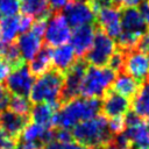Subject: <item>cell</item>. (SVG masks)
Returning <instances> with one entry per match:
<instances>
[{"instance_id": "obj_11", "label": "cell", "mask_w": 149, "mask_h": 149, "mask_svg": "<svg viewBox=\"0 0 149 149\" xmlns=\"http://www.w3.org/2000/svg\"><path fill=\"white\" fill-rule=\"evenodd\" d=\"M95 27L112 38L121 33V9L118 6L102 8L95 13Z\"/></svg>"}, {"instance_id": "obj_26", "label": "cell", "mask_w": 149, "mask_h": 149, "mask_svg": "<svg viewBox=\"0 0 149 149\" xmlns=\"http://www.w3.org/2000/svg\"><path fill=\"white\" fill-rule=\"evenodd\" d=\"M125 55H126V51L116 47L115 51L113 52V55L111 56V58H109V61L107 63V66L112 71H114L115 73L122 72L123 63H125Z\"/></svg>"}, {"instance_id": "obj_22", "label": "cell", "mask_w": 149, "mask_h": 149, "mask_svg": "<svg viewBox=\"0 0 149 149\" xmlns=\"http://www.w3.org/2000/svg\"><path fill=\"white\" fill-rule=\"evenodd\" d=\"M133 111L142 119L149 118V78L142 83L132 102Z\"/></svg>"}, {"instance_id": "obj_35", "label": "cell", "mask_w": 149, "mask_h": 149, "mask_svg": "<svg viewBox=\"0 0 149 149\" xmlns=\"http://www.w3.org/2000/svg\"><path fill=\"white\" fill-rule=\"evenodd\" d=\"M19 19V29H20V33H26L30 29L31 24H33V17L29 16V15H26V14H22V15H19L17 16Z\"/></svg>"}, {"instance_id": "obj_20", "label": "cell", "mask_w": 149, "mask_h": 149, "mask_svg": "<svg viewBox=\"0 0 149 149\" xmlns=\"http://www.w3.org/2000/svg\"><path fill=\"white\" fill-rule=\"evenodd\" d=\"M20 9L23 14L35 19H49L54 13L47 0H20Z\"/></svg>"}, {"instance_id": "obj_38", "label": "cell", "mask_w": 149, "mask_h": 149, "mask_svg": "<svg viewBox=\"0 0 149 149\" xmlns=\"http://www.w3.org/2000/svg\"><path fill=\"white\" fill-rule=\"evenodd\" d=\"M10 70H12L10 65L3 58L0 57V84L6 79V77L8 76V73L10 72Z\"/></svg>"}, {"instance_id": "obj_4", "label": "cell", "mask_w": 149, "mask_h": 149, "mask_svg": "<svg viewBox=\"0 0 149 149\" xmlns=\"http://www.w3.org/2000/svg\"><path fill=\"white\" fill-rule=\"evenodd\" d=\"M115 78V72L108 66H87L83 77L79 94L84 98H102Z\"/></svg>"}, {"instance_id": "obj_16", "label": "cell", "mask_w": 149, "mask_h": 149, "mask_svg": "<svg viewBox=\"0 0 149 149\" xmlns=\"http://www.w3.org/2000/svg\"><path fill=\"white\" fill-rule=\"evenodd\" d=\"M76 62V54L70 44L58 45L51 49V64L54 69L58 70L63 74L73 65Z\"/></svg>"}, {"instance_id": "obj_39", "label": "cell", "mask_w": 149, "mask_h": 149, "mask_svg": "<svg viewBox=\"0 0 149 149\" xmlns=\"http://www.w3.org/2000/svg\"><path fill=\"white\" fill-rule=\"evenodd\" d=\"M49 3V7L52 12H59L68 2V0H47Z\"/></svg>"}, {"instance_id": "obj_21", "label": "cell", "mask_w": 149, "mask_h": 149, "mask_svg": "<svg viewBox=\"0 0 149 149\" xmlns=\"http://www.w3.org/2000/svg\"><path fill=\"white\" fill-rule=\"evenodd\" d=\"M51 48L48 45H42L40 51L34 56V58L30 61V64L28 66L30 73L33 76H41L42 73L47 72L51 69Z\"/></svg>"}, {"instance_id": "obj_1", "label": "cell", "mask_w": 149, "mask_h": 149, "mask_svg": "<svg viewBox=\"0 0 149 149\" xmlns=\"http://www.w3.org/2000/svg\"><path fill=\"white\" fill-rule=\"evenodd\" d=\"M101 101L98 98L76 97L61 105L55 114V128H73L84 120L94 118L100 112Z\"/></svg>"}, {"instance_id": "obj_8", "label": "cell", "mask_w": 149, "mask_h": 149, "mask_svg": "<svg viewBox=\"0 0 149 149\" xmlns=\"http://www.w3.org/2000/svg\"><path fill=\"white\" fill-rule=\"evenodd\" d=\"M5 80L6 87L9 91V93L14 95L29 97L35 79L34 76L30 73L28 66L23 63L22 65L12 69Z\"/></svg>"}, {"instance_id": "obj_30", "label": "cell", "mask_w": 149, "mask_h": 149, "mask_svg": "<svg viewBox=\"0 0 149 149\" xmlns=\"http://www.w3.org/2000/svg\"><path fill=\"white\" fill-rule=\"evenodd\" d=\"M86 2L88 3V6L91 7V9L94 12V14L106 7H111V6H116L114 0H86Z\"/></svg>"}, {"instance_id": "obj_14", "label": "cell", "mask_w": 149, "mask_h": 149, "mask_svg": "<svg viewBox=\"0 0 149 149\" xmlns=\"http://www.w3.org/2000/svg\"><path fill=\"white\" fill-rule=\"evenodd\" d=\"M29 120V115H20L10 109H3L0 112V127L10 137L16 140H19L21 132Z\"/></svg>"}, {"instance_id": "obj_2", "label": "cell", "mask_w": 149, "mask_h": 149, "mask_svg": "<svg viewBox=\"0 0 149 149\" xmlns=\"http://www.w3.org/2000/svg\"><path fill=\"white\" fill-rule=\"evenodd\" d=\"M71 133L73 140L90 149H99L113 137L108 129L107 118L102 114L80 121L73 127Z\"/></svg>"}, {"instance_id": "obj_6", "label": "cell", "mask_w": 149, "mask_h": 149, "mask_svg": "<svg viewBox=\"0 0 149 149\" xmlns=\"http://www.w3.org/2000/svg\"><path fill=\"white\" fill-rule=\"evenodd\" d=\"M44 44L55 48L66 44L71 37V27L61 12H54L47 20L44 30Z\"/></svg>"}, {"instance_id": "obj_27", "label": "cell", "mask_w": 149, "mask_h": 149, "mask_svg": "<svg viewBox=\"0 0 149 149\" xmlns=\"http://www.w3.org/2000/svg\"><path fill=\"white\" fill-rule=\"evenodd\" d=\"M20 12V0H0V14L3 16H16Z\"/></svg>"}, {"instance_id": "obj_10", "label": "cell", "mask_w": 149, "mask_h": 149, "mask_svg": "<svg viewBox=\"0 0 149 149\" xmlns=\"http://www.w3.org/2000/svg\"><path fill=\"white\" fill-rule=\"evenodd\" d=\"M125 73L132 76L140 84L144 83L149 77V57L147 54L132 49L126 51L123 70Z\"/></svg>"}, {"instance_id": "obj_18", "label": "cell", "mask_w": 149, "mask_h": 149, "mask_svg": "<svg viewBox=\"0 0 149 149\" xmlns=\"http://www.w3.org/2000/svg\"><path fill=\"white\" fill-rule=\"evenodd\" d=\"M130 144L135 149H149V118L141 123L123 130Z\"/></svg>"}, {"instance_id": "obj_28", "label": "cell", "mask_w": 149, "mask_h": 149, "mask_svg": "<svg viewBox=\"0 0 149 149\" xmlns=\"http://www.w3.org/2000/svg\"><path fill=\"white\" fill-rule=\"evenodd\" d=\"M42 149H90L78 142H58L56 140H52L43 146Z\"/></svg>"}, {"instance_id": "obj_32", "label": "cell", "mask_w": 149, "mask_h": 149, "mask_svg": "<svg viewBox=\"0 0 149 149\" xmlns=\"http://www.w3.org/2000/svg\"><path fill=\"white\" fill-rule=\"evenodd\" d=\"M47 20L48 19H36L35 21H33V24L30 27V30L33 34H35L38 37H42L47 27Z\"/></svg>"}, {"instance_id": "obj_5", "label": "cell", "mask_w": 149, "mask_h": 149, "mask_svg": "<svg viewBox=\"0 0 149 149\" xmlns=\"http://www.w3.org/2000/svg\"><path fill=\"white\" fill-rule=\"evenodd\" d=\"M115 49V41L97 28L93 43L84 59L87 62V64H92L93 66H106Z\"/></svg>"}, {"instance_id": "obj_19", "label": "cell", "mask_w": 149, "mask_h": 149, "mask_svg": "<svg viewBox=\"0 0 149 149\" xmlns=\"http://www.w3.org/2000/svg\"><path fill=\"white\" fill-rule=\"evenodd\" d=\"M141 85L142 84H140L132 76H129L125 72H119L111 85V90L130 99V98L135 97V94L140 90Z\"/></svg>"}, {"instance_id": "obj_9", "label": "cell", "mask_w": 149, "mask_h": 149, "mask_svg": "<svg viewBox=\"0 0 149 149\" xmlns=\"http://www.w3.org/2000/svg\"><path fill=\"white\" fill-rule=\"evenodd\" d=\"M64 17L70 27H80L85 24H93L95 22V14L86 1L71 0L63 7Z\"/></svg>"}, {"instance_id": "obj_36", "label": "cell", "mask_w": 149, "mask_h": 149, "mask_svg": "<svg viewBox=\"0 0 149 149\" xmlns=\"http://www.w3.org/2000/svg\"><path fill=\"white\" fill-rule=\"evenodd\" d=\"M10 99V93L7 90V87L5 85H2V83L0 84V112L6 109V107H8V102Z\"/></svg>"}, {"instance_id": "obj_17", "label": "cell", "mask_w": 149, "mask_h": 149, "mask_svg": "<svg viewBox=\"0 0 149 149\" xmlns=\"http://www.w3.org/2000/svg\"><path fill=\"white\" fill-rule=\"evenodd\" d=\"M16 47L24 62L31 61L34 56L42 48V41H41V37L36 36L35 34L28 30L26 33H21V35L17 37Z\"/></svg>"}, {"instance_id": "obj_12", "label": "cell", "mask_w": 149, "mask_h": 149, "mask_svg": "<svg viewBox=\"0 0 149 149\" xmlns=\"http://www.w3.org/2000/svg\"><path fill=\"white\" fill-rule=\"evenodd\" d=\"M100 105L101 114L106 118H115L123 116L130 108V99L114 92L113 90H107L102 95V100Z\"/></svg>"}, {"instance_id": "obj_15", "label": "cell", "mask_w": 149, "mask_h": 149, "mask_svg": "<svg viewBox=\"0 0 149 149\" xmlns=\"http://www.w3.org/2000/svg\"><path fill=\"white\" fill-rule=\"evenodd\" d=\"M61 107L59 102L56 104H47V102H40L31 106L29 119H31L33 122L41 125L45 128H55L54 127V119L55 114Z\"/></svg>"}, {"instance_id": "obj_33", "label": "cell", "mask_w": 149, "mask_h": 149, "mask_svg": "<svg viewBox=\"0 0 149 149\" xmlns=\"http://www.w3.org/2000/svg\"><path fill=\"white\" fill-rule=\"evenodd\" d=\"M54 140H56L58 142H71L73 140V137H72V133L70 132V129H66V128H55Z\"/></svg>"}, {"instance_id": "obj_34", "label": "cell", "mask_w": 149, "mask_h": 149, "mask_svg": "<svg viewBox=\"0 0 149 149\" xmlns=\"http://www.w3.org/2000/svg\"><path fill=\"white\" fill-rule=\"evenodd\" d=\"M134 49H136L139 51H142L144 54H148L149 52V30H146L139 37V40H137Z\"/></svg>"}, {"instance_id": "obj_31", "label": "cell", "mask_w": 149, "mask_h": 149, "mask_svg": "<svg viewBox=\"0 0 149 149\" xmlns=\"http://www.w3.org/2000/svg\"><path fill=\"white\" fill-rule=\"evenodd\" d=\"M16 142H17L16 139L10 137L0 127V149H13L15 147Z\"/></svg>"}, {"instance_id": "obj_41", "label": "cell", "mask_w": 149, "mask_h": 149, "mask_svg": "<svg viewBox=\"0 0 149 149\" xmlns=\"http://www.w3.org/2000/svg\"><path fill=\"white\" fill-rule=\"evenodd\" d=\"M13 149H42L40 148L38 146L34 144V143H28V142H24V141H21L20 139L17 140L15 147Z\"/></svg>"}, {"instance_id": "obj_3", "label": "cell", "mask_w": 149, "mask_h": 149, "mask_svg": "<svg viewBox=\"0 0 149 149\" xmlns=\"http://www.w3.org/2000/svg\"><path fill=\"white\" fill-rule=\"evenodd\" d=\"M63 83L64 74L62 72H59L56 69L48 70L34 80V84L29 93V100L33 104L59 102Z\"/></svg>"}, {"instance_id": "obj_13", "label": "cell", "mask_w": 149, "mask_h": 149, "mask_svg": "<svg viewBox=\"0 0 149 149\" xmlns=\"http://www.w3.org/2000/svg\"><path fill=\"white\" fill-rule=\"evenodd\" d=\"M97 27L95 24H85L80 27H76L73 31H71V47L74 50V54L79 58H84L87 51L90 50L93 38L95 35Z\"/></svg>"}, {"instance_id": "obj_37", "label": "cell", "mask_w": 149, "mask_h": 149, "mask_svg": "<svg viewBox=\"0 0 149 149\" xmlns=\"http://www.w3.org/2000/svg\"><path fill=\"white\" fill-rule=\"evenodd\" d=\"M114 1L115 5L121 9V8H136L137 6L142 5L148 0H114Z\"/></svg>"}, {"instance_id": "obj_29", "label": "cell", "mask_w": 149, "mask_h": 149, "mask_svg": "<svg viewBox=\"0 0 149 149\" xmlns=\"http://www.w3.org/2000/svg\"><path fill=\"white\" fill-rule=\"evenodd\" d=\"M108 129L113 135L120 134L126 129L125 126V120L123 116H115V118H111L108 121Z\"/></svg>"}, {"instance_id": "obj_40", "label": "cell", "mask_w": 149, "mask_h": 149, "mask_svg": "<svg viewBox=\"0 0 149 149\" xmlns=\"http://www.w3.org/2000/svg\"><path fill=\"white\" fill-rule=\"evenodd\" d=\"M141 7H140V14H141V16H142V19L144 20V22L147 23V24H149V0L148 1H146V2H143L142 5H140Z\"/></svg>"}, {"instance_id": "obj_7", "label": "cell", "mask_w": 149, "mask_h": 149, "mask_svg": "<svg viewBox=\"0 0 149 149\" xmlns=\"http://www.w3.org/2000/svg\"><path fill=\"white\" fill-rule=\"evenodd\" d=\"M87 66H88L87 62L84 58H79V59H76L73 65L64 73V83H63L62 94L59 99L61 105L76 97H79L80 84Z\"/></svg>"}, {"instance_id": "obj_25", "label": "cell", "mask_w": 149, "mask_h": 149, "mask_svg": "<svg viewBox=\"0 0 149 149\" xmlns=\"http://www.w3.org/2000/svg\"><path fill=\"white\" fill-rule=\"evenodd\" d=\"M132 144L126 136V134L122 132L120 134L113 135V137L106 142L104 146H101L99 149H130Z\"/></svg>"}, {"instance_id": "obj_24", "label": "cell", "mask_w": 149, "mask_h": 149, "mask_svg": "<svg viewBox=\"0 0 149 149\" xmlns=\"http://www.w3.org/2000/svg\"><path fill=\"white\" fill-rule=\"evenodd\" d=\"M8 108L17 113L20 115H29L30 109H31V101L29 100L28 97H22V95H12L8 102Z\"/></svg>"}, {"instance_id": "obj_23", "label": "cell", "mask_w": 149, "mask_h": 149, "mask_svg": "<svg viewBox=\"0 0 149 149\" xmlns=\"http://www.w3.org/2000/svg\"><path fill=\"white\" fill-rule=\"evenodd\" d=\"M19 33L17 16H5L0 19V43L14 42Z\"/></svg>"}]
</instances>
